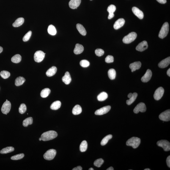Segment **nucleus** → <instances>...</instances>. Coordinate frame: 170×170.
Masks as SVG:
<instances>
[{"label":"nucleus","mask_w":170,"mask_h":170,"mask_svg":"<svg viewBox=\"0 0 170 170\" xmlns=\"http://www.w3.org/2000/svg\"><path fill=\"white\" fill-rule=\"evenodd\" d=\"M111 107L110 105L102 107L99 109L95 111V114L98 115H102L106 114L111 109Z\"/></svg>","instance_id":"12"},{"label":"nucleus","mask_w":170,"mask_h":170,"mask_svg":"<svg viewBox=\"0 0 170 170\" xmlns=\"http://www.w3.org/2000/svg\"><path fill=\"white\" fill-rule=\"evenodd\" d=\"M108 76L110 79H114L116 76V72L115 69H109L108 72Z\"/></svg>","instance_id":"32"},{"label":"nucleus","mask_w":170,"mask_h":170,"mask_svg":"<svg viewBox=\"0 0 170 170\" xmlns=\"http://www.w3.org/2000/svg\"><path fill=\"white\" fill-rule=\"evenodd\" d=\"M167 165L169 168H170V156H169L167 157L166 160Z\"/></svg>","instance_id":"47"},{"label":"nucleus","mask_w":170,"mask_h":170,"mask_svg":"<svg viewBox=\"0 0 170 170\" xmlns=\"http://www.w3.org/2000/svg\"><path fill=\"white\" fill-rule=\"evenodd\" d=\"M31 34L32 32L31 31H28L23 37V41L26 42L29 40L31 35Z\"/></svg>","instance_id":"44"},{"label":"nucleus","mask_w":170,"mask_h":170,"mask_svg":"<svg viewBox=\"0 0 170 170\" xmlns=\"http://www.w3.org/2000/svg\"><path fill=\"white\" fill-rule=\"evenodd\" d=\"M22 60V57L19 54H17L13 56L11 61L13 62L17 63H19Z\"/></svg>","instance_id":"36"},{"label":"nucleus","mask_w":170,"mask_h":170,"mask_svg":"<svg viewBox=\"0 0 170 170\" xmlns=\"http://www.w3.org/2000/svg\"><path fill=\"white\" fill-rule=\"evenodd\" d=\"M45 53L43 51L39 50L36 52L34 56V61L37 62H40L43 61L45 57Z\"/></svg>","instance_id":"7"},{"label":"nucleus","mask_w":170,"mask_h":170,"mask_svg":"<svg viewBox=\"0 0 170 170\" xmlns=\"http://www.w3.org/2000/svg\"><path fill=\"white\" fill-rule=\"evenodd\" d=\"M57 71V68L55 66H53L47 70L46 72V75L48 77L52 76L56 73Z\"/></svg>","instance_id":"22"},{"label":"nucleus","mask_w":170,"mask_h":170,"mask_svg":"<svg viewBox=\"0 0 170 170\" xmlns=\"http://www.w3.org/2000/svg\"><path fill=\"white\" fill-rule=\"evenodd\" d=\"M48 31L49 34L52 35H55L56 34V30L55 27L52 25L49 26Z\"/></svg>","instance_id":"31"},{"label":"nucleus","mask_w":170,"mask_h":170,"mask_svg":"<svg viewBox=\"0 0 170 170\" xmlns=\"http://www.w3.org/2000/svg\"><path fill=\"white\" fill-rule=\"evenodd\" d=\"M90 1H92V0H90Z\"/></svg>","instance_id":"59"},{"label":"nucleus","mask_w":170,"mask_h":170,"mask_svg":"<svg viewBox=\"0 0 170 170\" xmlns=\"http://www.w3.org/2000/svg\"><path fill=\"white\" fill-rule=\"evenodd\" d=\"M95 53L97 56H103L104 53V51L100 49H97L95 50Z\"/></svg>","instance_id":"45"},{"label":"nucleus","mask_w":170,"mask_h":170,"mask_svg":"<svg viewBox=\"0 0 170 170\" xmlns=\"http://www.w3.org/2000/svg\"><path fill=\"white\" fill-rule=\"evenodd\" d=\"M10 72L6 71H3L0 73V75L3 78L6 79L9 78L10 77Z\"/></svg>","instance_id":"38"},{"label":"nucleus","mask_w":170,"mask_h":170,"mask_svg":"<svg viewBox=\"0 0 170 170\" xmlns=\"http://www.w3.org/2000/svg\"><path fill=\"white\" fill-rule=\"evenodd\" d=\"M114 13L109 14L108 16V19H111L113 17H114Z\"/></svg>","instance_id":"50"},{"label":"nucleus","mask_w":170,"mask_h":170,"mask_svg":"<svg viewBox=\"0 0 170 170\" xmlns=\"http://www.w3.org/2000/svg\"><path fill=\"white\" fill-rule=\"evenodd\" d=\"M3 51V48L2 47L0 46V53L2 52Z\"/></svg>","instance_id":"54"},{"label":"nucleus","mask_w":170,"mask_h":170,"mask_svg":"<svg viewBox=\"0 0 170 170\" xmlns=\"http://www.w3.org/2000/svg\"><path fill=\"white\" fill-rule=\"evenodd\" d=\"M104 162V161L103 159L99 158L95 161L94 162V166L97 167H100L103 164Z\"/></svg>","instance_id":"39"},{"label":"nucleus","mask_w":170,"mask_h":170,"mask_svg":"<svg viewBox=\"0 0 170 170\" xmlns=\"http://www.w3.org/2000/svg\"><path fill=\"white\" fill-rule=\"evenodd\" d=\"M132 11L134 14L140 19H142L144 17V14L143 12L138 8L134 7L132 8Z\"/></svg>","instance_id":"15"},{"label":"nucleus","mask_w":170,"mask_h":170,"mask_svg":"<svg viewBox=\"0 0 170 170\" xmlns=\"http://www.w3.org/2000/svg\"><path fill=\"white\" fill-rule=\"evenodd\" d=\"M170 63V57H168L161 61L158 64V66L160 68H164L167 67L169 65Z\"/></svg>","instance_id":"16"},{"label":"nucleus","mask_w":170,"mask_h":170,"mask_svg":"<svg viewBox=\"0 0 170 170\" xmlns=\"http://www.w3.org/2000/svg\"><path fill=\"white\" fill-rule=\"evenodd\" d=\"M108 94L107 93L104 92L101 93L97 96V100L99 101H103L108 98Z\"/></svg>","instance_id":"27"},{"label":"nucleus","mask_w":170,"mask_h":170,"mask_svg":"<svg viewBox=\"0 0 170 170\" xmlns=\"http://www.w3.org/2000/svg\"><path fill=\"white\" fill-rule=\"evenodd\" d=\"M112 135H109L105 136L101 142L100 144L102 146H103L106 145L108 142L109 140L111 139L112 138Z\"/></svg>","instance_id":"37"},{"label":"nucleus","mask_w":170,"mask_h":170,"mask_svg":"<svg viewBox=\"0 0 170 170\" xmlns=\"http://www.w3.org/2000/svg\"><path fill=\"white\" fill-rule=\"evenodd\" d=\"M81 2V0H71L69 1V5L71 9H77L79 6Z\"/></svg>","instance_id":"17"},{"label":"nucleus","mask_w":170,"mask_h":170,"mask_svg":"<svg viewBox=\"0 0 170 170\" xmlns=\"http://www.w3.org/2000/svg\"><path fill=\"white\" fill-rule=\"evenodd\" d=\"M39 141H41V140H42L41 138V137L40 138H39Z\"/></svg>","instance_id":"57"},{"label":"nucleus","mask_w":170,"mask_h":170,"mask_svg":"<svg viewBox=\"0 0 170 170\" xmlns=\"http://www.w3.org/2000/svg\"><path fill=\"white\" fill-rule=\"evenodd\" d=\"M148 47V44L146 41H144L140 42L137 46L136 49L137 51L142 52L147 49Z\"/></svg>","instance_id":"13"},{"label":"nucleus","mask_w":170,"mask_h":170,"mask_svg":"<svg viewBox=\"0 0 170 170\" xmlns=\"http://www.w3.org/2000/svg\"><path fill=\"white\" fill-rule=\"evenodd\" d=\"M7 100H6V101H7Z\"/></svg>","instance_id":"58"},{"label":"nucleus","mask_w":170,"mask_h":170,"mask_svg":"<svg viewBox=\"0 0 170 170\" xmlns=\"http://www.w3.org/2000/svg\"><path fill=\"white\" fill-rule=\"evenodd\" d=\"M82 111V108L80 105H77L74 107L72 110V113L75 115L79 114Z\"/></svg>","instance_id":"26"},{"label":"nucleus","mask_w":170,"mask_h":170,"mask_svg":"<svg viewBox=\"0 0 170 170\" xmlns=\"http://www.w3.org/2000/svg\"><path fill=\"white\" fill-rule=\"evenodd\" d=\"M105 61L107 63H112L114 61V58L113 56L108 55L105 58Z\"/></svg>","instance_id":"46"},{"label":"nucleus","mask_w":170,"mask_h":170,"mask_svg":"<svg viewBox=\"0 0 170 170\" xmlns=\"http://www.w3.org/2000/svg\"><path fill=\"white\" fill-rule=\"evenodd\" d=\"M132 94H133L132 93H129L128 94V97L129 98H130L132 97Z\"/></svg>","instance_id":"52"},{"label":"nucleus","mask_w":170,"mask_h":170,"mask_svg":"<svg viewBox=\"0 0 170 170\" xmlns=\"http://www.w3.org/2000/svg\"><path fill=\"white\" fill-rule=\"evenodd\" d=\"M141 62L140 61H136L130 64L129 67L131 69V72H133L141 68Z\"/></svg>","instance_id":"19"},{"label":"nucleus","mask_w":170,"mask_h":170,"mask_svg":"<svg viewBox=\"0 0 170 170\" xmlns=\"http://www.w3.org/2000/svg\"><path fill=\"white\" fill-rule=\"evenodd\" d=\"M83 50H84V48L83 46L80 44H77L75 45L73 51L75 54L78 55L82 53Z\"/></svg>","instance_id":"21"},{"label":"nucleus","mask_w":170,"mask_h":170,"mask_svg":"<svg viewBox=\"0 0 170 170\" xmlns=\"http://www.w3.org/2000/svg\"><path fill=\"white\" fill-rule=\"evenodd\" d=\"M26 110V107L24 104H22L19 108V112L20 114H23L25 113Z\"/></svg>","instance_id":"40"},{"label":"nucleus","mask_w":170,"mask_h":170,"mask_svg":"<svg viewBox=\"0 0 170 170\" xmlns=\"http://www.w3.org/2000/svg\"><path fill=\"white\" fill-rule=\"evenodd\" d=\"M24 156V154L23 153H20L13 156L11 157V159L12 160H20L23 158Z\"/></svg>","instance_id":"41"},{"label":"nucleus","mask_w":170,"mask_h":170,"mask_svg":"<svg viewBox=\"0 0 170 170\" xmlns=\"http://www.w3.org/2000/svg\"><path fill=\"white\" fill-rule=\"evenodd\" d=\"M164 91V89L162 87H160L157 88L154 94L153 97L154 99L157 100H160L163 95Z\"/></svg>","instance_id":"9"},{"label":"nucleus","mask_w":170,"mask_h":170,"mask_svg":"<svg viewBox=\"0 0 170 170\" xmlns=\"http://www.w3.org/2000/svg\"><path fill=\"white\" fill-rule=\"evenodd\" d=\"M137 34L136 33L132 32L125 36L123 39V42L124 43L129 44L133 42L136 39Z\"/></svg>","instance_id":"4"},{"label":"nucleus","mask_w":170,"mask_h":170,"mask_svg":"<svg viewBox=\"0 0 170 170\" xmlns=\"http://www.w3.org/2000/svg\"><path fill=\"white\" fill-rule=\"evenodd\" d=\"M107 170H114V168H113V167H111L107 169Z\"/></svg>","instance_id":"53"},{"label":"nucleus","mask_w":170,"mask_h":170,"mask_svg":"<svg viewBox=\"0 0 170 170\" xmlns=\"http://www.w3.org/2000/svg\"><path fill=\"white\" fill-rule=\"evenodd\" d=\"M125 23V20L123 18H120L115 22L114 28L115 29L117 30L124 26Z\"/></svg>","instance_id":"18"},{"label":"nucleus","mask_w":170,"mask_h":170,"mask_svg":"<svg viewBox=\"0 0 170 170\" xmlns=\"http://www.w3.org/2000/svg\"><path fill=\"white\" fill-rule=\"evenodd\" d=\"M24 19L22 17L17 19L14 23L13 24V26L14 27H18L21 26L24 23Z\"/></svg>","instance_id":"24"},{"label":"nucleus","mask_w":170,"mask_h":170,"mask_svg":"<svg viewBox=\"0 0 170 170\" xmlns=\"http://www.w3.org/2000/svg\"><path fill=\"white\" fill-rule=\"evenodd\" d=\"M141 143V139L137 137H132L129 139L126 143L128 146H131L134 148H137Z\"/></svg>","instance_id":"2"},{"label":"nucleus","mask_w":170,"mask_h":170,"mask_svg":"<svg viewBox=\"0 0 170 170\" xmlns=\"http://www.w3.org/2000/svg\"><path fill=\"white\" fill-rule=\"evenodd\" d=\"M50 93V89L48 88H45L41 91L40 95L42 98H46L49 95Z\"/></svg>","instance_id":"30"},{"label":"nucleus","mask_w":170,"mask_h":170,"mask_svg":"<svg viewBox=\"0 0 170 170\" xmlns=\"http://www.w3.org/2000/svg\"><path fill=\"white\" fill-rule=\"evenodd\" d=\"M116 7L114 5L111 4L108 6L107 11L109 14H113L116 10Z\"/></svg>","instance_id":"43"},{"label":"nucleus","mask_w":170,"mask_h":170,"mask_svg":"<svg viewBox=\"0 0 170 170\" xmlns=\"http://www.w3.org/2000/svg\"><path fill=\"white\" fill-rule=\"evenodd\" d=\"M167 73L168 76L170 77V68L168 69V71H167Z\"/></svg>","instance_id":"51"},{"label":"nucleus","mask_w":170,"mask_h":170,"mask_svg":"<svg viewBox=\"0 0 170 170\" xmlns=\"http://www.w3.org/2000/svg\"><path fill=\"white\" fill-rule=\"evenodd\" d=\"M138 96V94L136 93H134L132 94V97L126 101V103L127 105H129L131 104L136 100L137 97Z\"/></svg>","instance_id":"33"},{"label":"nucleus","mask_w":170,"mask_h":170,"mask_svg":"<svg viewBox=\"0 0 170 170\" xmlns=\"http://www.w3.org/2000/svg\"><path fill=\"white\" fill-rule=\"evenodd\" d=\"M11 108V104L9 101H6L3 103L1 109L2 112L4 114L7 115L10 111Z\"/></svg>","instance_id":"8"},{"label":"nucleus","mask_w":170,"mask_h":170,"mask_svg":"<svg viewBox=\"0 0 170 170\" xmlns=\"http://www.w3.org/2000/svg\"><path fill=\"white\" fill-rule=\"evenodd\" d=\"M25 78L23 77H19L16 79L15 81V84L17 86H21L23 84L25 81Z\"/></svg>","instance_id":"28"},{"label":"nucleus","mask_w":170,"mask_h":170,"mask_svg":"<svg viewBox=\"0 0 170 170\" xmlns=\"http://www.w3.org/2000/svg\"><path fill=\"white\" fill-rule=\"evenodd\" d=\"M33 122V119L32 117H30L26 118L23 120V125L25 127H27L28 125H31Z\"/></svg>","instance_id":"35"},{"label":"nucleus","mask_w":170,"mask_h":170,"mask_svg":"<svg viewBox=\"0 0 170 170\" xmlns=\"http://www.w3.org/2000/svg\"><path fill=\"white\" fill-rule=\"evenodd\" d=\"M157 1L161 4H164L167 2L166 0H157Z\"/></svg>","instance_id":"48"},{"label":"nucleus","mask_w":170,"mask_h":170,"mask_svg":"<svg viewBox=\"0 0 170 170\" xmlns=\"http://www.w3.org/2000/svg\"><path fill=\"white\" fill-rule=\"evenodd\" d=\"M57 135V133L55 131L50 130L42 134L41 138L42 141H47L54 139Z\"/></svg>","instance_id":"1"},{"label":"nucleus","mask_w":170,"mask_h":170,"mask_svg":"<svg viewBox=\"0 0 170 170\" xmlns=\"http://www.w3.org/2000/svg\"><path fill=\"white\" fill-rule=\"evenodd\" d=\"M62 81L65 84H69L71 81L70 74L68 72H66L63 77H62Z\"/></svg>","instance_id":"20"},{"label":"nucleus","mask_w":170,"mask_h":170,"mask_svg":"<svg viewBox=\"0 0 170 170\" xmlns=\"http://www.w3.org/2000/svg\"><path fill=\"white\" fill-rule=\"evenodd\" d=\"M61 105V103L60 101L59 100L56 101L52 104L50 108L53 110H57L60 108Z\"/></svg>","instance_id":"25"},{"label":"nucleus","mask_w":170,"mask_h":170,"mask_svg":"<svg viewBox=\"0 0 170 170\" xmlns=\"http://www.w3.org/2000/svg\"><path fill=\"white\" fill-rule=\"evenodd\" d=\"M14 150V148L12 146H9L4 148L0 151V153L2 154H5L13 152Z\"/></svg>","instance_id":"29"},{"label":"nucleus","mask_w":170,"mask_h":170,"mask_svg":"<svg viewBox=\"0 0 170 170\" xmlns=\"http://www.w3.org/2000/svg\"><path fill=\"white\" fill-rule=\"evenodd\" d=\"M72 170H82V168L81 166H78L74 168L73 169H72Z\"/></svg>","instance_id":"49"},{"label":"nucleus","mask_w":170,"mask_h":170,"mask_svg":"<svg viewBox=\"0 0 170 170\" xmlns=\"http://www.w3.org/2000/svg\"><path fill=\"white\" fill-rule=\"evenodd\" d=\"M88 147V144L86 141H83L80 146V150L81 152H85Z\"/></svg>","instance_id":"34"},{"label":"nucleus","mask_w":170,"mask_h":170,"mask_svg":"<svg viewBox=\"0 0 170 170\" xmlns=\"http://www.w3.org/2000/svg\"><path fill=\"white\" fill-rule=\"evenodd\" d=\"M89 170H94V169L93 168H89Z\"/></svg>","instance_id":"55"},{"label":"nucleus","mask_w":170,"mask_h":170,"mask_svg":"<svg viewBox=\"0 0 170 170\" xmlns=\"http://www.w3.org/2000/svg\"><path fill=\"white\" fill-rule=\"evenodd\" d=\"M77 29L78 31L83 36H85L86 34V29L82 25L80 24H77L76 25Z\"/></svg>","instance_id":"23"},{"label":"nucleus","mask_w":170,"mask_h":170,"mask_svg":"<svg viewBox=\"0 0 170 170\" xmlns=\"http://www.w3.org/2000/svg\"><path fill=\"white\" fill-rule=\"evenodd\" d=\"M169 29V24L167 22H165L163 24L159 33L158 35L159 38L163 39L166 37L168 34Z\"/></svg>","instance_id":"3"},{"label":"nucleus","mask_w":170,"mask_h":170,"mask_svg":"<svg viewBox=\"0 0 170 170\" xmlns=\"http://www.w3.org/2000/svg\"><path fill=\"white\" fill-rule=\"evenodd\" d=\"M152 71L150 69H148L145 74L142 77L141 81L143 82H147L150 80L152 77Z\"/></svg>","instance_id":"14"},{"label":"nucleus","mask_w":170,"mask_h":170,"mask_svg":"<svg viewBox=\"0 0 170 170\" xmlns=\"http://www.w3.org/2000/svg\"><path fill=\"white\" fill-rule=\"evenodd\" d=\"M161 120L164 121H168L170 120V110H166L161 113L159 116Z\"/></svg>","instance_id":"11"},{"label":"nucleus","mask_w":170,"mask_h":170,"mask_svg":"<svg viewBox=\"0 0 170 170\" xmlns=\"http://www.w3.org/2000/svg\"><path fill=\"white\" fill-rule=\"evenodd\" d=\"M157 145L163 148L165 151L170 150V143L169 141L165 140H162L157 142Z\"/></svg>","instance_id":"6"},{"label":"nucleus","mask_w":170,"mask_h":170,"mask_svg":"<svg viewBox=\"0 0 170 170\" xmlns=\"http://www.w3.org/2000/svg\"><path fill=\"white\" fill-rule=\"evenodd\" d=\"M146 108L145 104L143 102L139 103L135 107L133 110L134 112L135 113H138L140 111L144 113L146 111Z\"/></svg>","instance_id":"10"},{"label":"nucleus","mask_w":170,"mask_h":170,"mask_svg":"<svg viewBox=\"0 0 170 170\" xmlns=\"http://www.w3.org/2000/svg\"><path fill=\"white\" fill-rule=\"evenodd\" d=\"M56 151L55 150L51 149L46 151L44 154V157L45 160H53L56 155Z\"/></svg>","instance_id":"5"},{"label":"nucleus","mask_w":170,"mask_h":170,"mask_svg":"<svg viewBox=\"0 0 170 170\" xmlns=\"http://www.w3.org/2000/svg\"><path fill=\"white\" fill-rule=\"evenodd\" d=\"M150 169L149 168H146V169H145L144 170H150Z\"/></svg>","instance_id":"56"},{"label":"nucleus","mask_w":170,"mask_h":170,"mask_svg":"<svg viewBox=\"0 0 170 170\" xmlns=\"http://www.w3.org/2000/svg\"><path fill=\"white\" fill-rule=\"evenodd\" d=\"M80 64L82 67H87L89 66L90 63L89 61L87 60H83L80 61Z\"/></svg>","instance_id":"42"}]
</instances>
